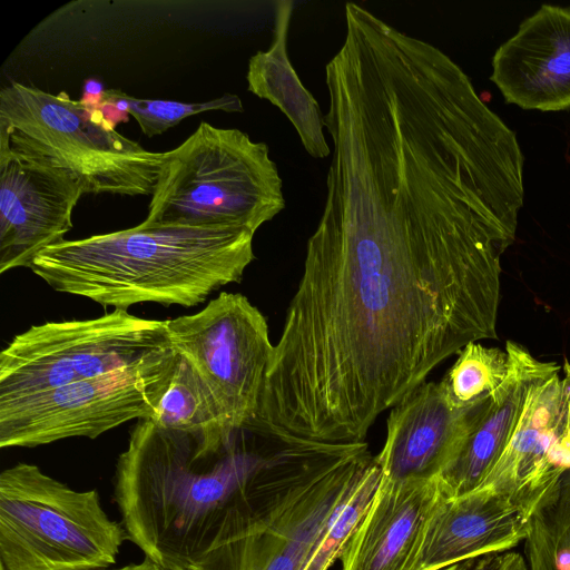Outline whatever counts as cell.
<instances>
[{"mask_svg": "<svg viewBox=\"0 0 570 570\" xmlns=\"http://www.w3.org/2000/svg\"><path fill=\"white\" fill-rule=\"evenodd\" d=\"M0 140L69 169L85 194L153 195L164 156L120 135L99 106L17 81L0 90Z\"/></svg>", "mask_w": 570, "mask_h": 570, "instance_id": "cell-6", "label": "cell"}, {"mask_svg": "<svg viewBox=\"0 0 570 570\" xmlns=\"http://www.w3.org/2000/svg\"><path fill=\"white\" fill-rule=\"evenodd\" d=\"M439 480L381 476L366 512L345 543L340 570H413Z\"/></svg>", "mask_w": 570, "mask_h": 570, "instance_id": "cell-15", "label": "cell"}, {"mask_svg": "<svg viewBox=\"0 0 570 570\" xmlns=\"http://www.w3.org/2000/svg\"><path fill=\"white\" fill-rule=\"evenodd\" d=\"M255 233L238 226H144L63 239L28 268L52 289L125 309L138 303L191 307L238 283L255 258Z\"/></svg>", "mask_w": 570, "mask_h": 570, "instance_id": "cell-3", "label": "cell"}, {"mask_svg": "<svg viewBox=\"0 0 570 570\" xmlns=\"http://www.w3.org/2000/svg\"><path fill=\"white\" fill-rule=\"evenodd\" d=\"M125 99L128 114L136 119L141 132L147 137L161 135L183 119L204 111L240 112L244 109L239 97L232 94L205 102L139 99L127 94Z\"/></svg>", "mask_w": 570, "mask_h": 570, "instance_id": "cell-23", "label": "cell"}, {"mask_svg": "<svg viewBox=\"0 0 570 570\" xmlns=\"http://www.w3.org/2000/svg\"><path fill=\"white\" fill-rule=\"evenodd\" d=\"M151 420L164 430L188 435L205 450L219 449L238 431L230 425L208 384L179 354L173 381Z\"/></svg>", "mask_w": 570, "mask_h": 570, "instance_id": "cell-19", "label": "cell"}, {"mask_svg": "<svg viewBox=\"0 0 570 570\" xmlns=\"http://www.w3.org/2000/svg\"><path fill=\"white\" fill-rule=\"evenodd\" d=\"M177 363L178 353L155 365L0 402V446L35 448L75 436L95 439L128 421L151 419Z\"/></svg>", "mask_w": 570, "mask_h": 570, "instance_id": "cell-9", "label": "cell"}, {"mask_svg": "<svg viewBox=\"0 0 570 570\" xmlns=\"http://www.w3.org/2000/svg\"><path fill=\"white\" fill-rule=\"evenodd\" d=\"M373 459L366 442L327 443L285 433L235 540L193 570H303Z\"/></svg>", "mask_w": 570, "mask_h": 570, "instance_id": "cell-4", "label": "cell"}, {"mask_svg": "<svg viewBox=\"0 0 570 570\" xmlns=\"http://www.w3.org/2000/svg\"><path fill=\"white\" fill-rule=\"evenodd\" d=\"M282 430L258 417L225 445L199 448L188 435L139 419L114 479L127 540L164 570H193L230 543Z\"/></svg>", "mask_w": 570, "mask_h": 570, "instance_id": "cell-2", "label": "cell"}, {"mask_svg": "<svg viewBox=\"0 0 570 570\" xmlns=\"http://www.w3.org/2000/svg\"><path fill=\"white\" fill-rule=\"evenodd\" d=\"M83 194L69 169L0 140V274L63 240Z\"/></svg>", "mask_w": 570, "mask_h": 570, "instance_id": "cell-11", "label": "cell"}, {"mask_svg": "<svg viewBox=\"0 0 570 570\" xmlns=\"http://www.w3.org/2000/svg\"><path fill=\"white\" fill-rule=\"evenodd\" d=\"M525 547L529 570H570V466L532 514Z\"/></svg>", "mask_w": 570, "mask_h": 570, "instance_id": "cell-20", "label": "cell"}, {"mask_svg": "<svg viewBox=\"0 0 570 570\" xmlns=\"http://www.w3.org/2000/svg\"><path fill=\"white\" fill-rule=\"evenodd\" d=\"M531 517L487 488L452 498L441 493L426 521L413 570H439L509 551L525 541Z\"/></svg>", "mask_w": 570, "mask_h": 570, "instance_id": "cell-14", "label": "cell"}, {"mask_svg": "<svg viewBox=\"0 0 570 570\" xmlns=\"http://www.w3.org/2000/svg\"><path fill=\"white\" fill-rule=\"evenodd\" d=\"M102 85L96 79H88L85 82V92L82 98L79 99L88 106H99L102 99L104 91Z\"/></svg>", "mask_w": 570, "mask_h": 570, "instance_id": "cell-26", "label": "cell"}, {"mask_svg": "<svg viewBox=\"0 0 570 570\" xmlns=\"http://www.w3.org/2000/svg\"><path fill=\"white\" fill-rule=\"evenodd\" d=\"M490 395L456 402L442 381L424 382L394 405L386 436L375 455L382 475L393 480H434L455 461Z\"/></svg>", "mask_w": 570, "mask_h": 570, "instance_id": "cell-12", "label": "cell"}, {"mask_svg": "<svg viewBox=\"0 0 570 570\" xmlns=\"http://www.w3.org/2000/svg\"><path fill=\"white\" fill-rule=\"evenodd\" d=\"M490 80L507 104L570 109V7L544 3L522 20L492 57Z\"/></svg>", "mask_w": 570, "mask_h": 570, "instance_id": "cell-13", "label": "cell"}, {"mask_svg": "<svg viewBox=\"0 0 570 570\" xmlns=\"http://www.w3.org/2000/svg\"><path fill=\"white\" fill-rule=\"evenodd\" d=\"M285 207L265 142L202 121L164 153L144 226H238L254 233Z\"/></svg>", "mask_w": 570, "mask_h": 570, "instance_id": "cell-5", "label": "cell"}, {"mask_svg": "<svg viewBox=\"0 0 570 570\" xmlns=\"http://www.w3.org/2000/svg\"><path fill=\"white\" fill-rule=\"evenodd\" d=\"M327 97L324 206L257 417L357 443L444 360L498 338L524 163L483 114L433 86L357 79Z\"/></svg>", "mask_w": 570, "mask_h": 570, "instance_id": "cell-1", "label": "cell"}, {"mask_svg": "<svg viewBox=\"0 0 570 570\" xmlns=\"http://www.w3.org/2000/svg\"><path fill=\"white\" fill-rule=\"evenodd\" d=\"M273 40L267 50H259L249 58L248 90L277 107L295 128L304 149L313 158L331 155L324 135V116L317 100L302 83L287 53V38L293 1L275 3Z\"/></svg>", "mask_w": 570, "mask_h": 570, "instance_id": "cell-18", "label": "cell"}, {"mask_svg": "<svg viewBox=\"0 0 570 570\" xmlns=\"http://www.w3.org/2000/svg\"><path fill=\"white\" fill-rule=\"evenodd\" d=\"M561 395L557 373L534 393L512 440L478 489H490L534 513L570 466L559 448Z\"/></svg>", "mask_w": 570, "mask_h": 570, "instance_id": "cell-17", "label": "cell"}, {"mask_svg": "<svg viewBox=\"0 0 570 570\" xmlns=\"http://www.w3.org/2000/svg\"><path fill=\"white\" fill-rule=\"evenodd\" d=\"M510 367L508 352L470 343L441 380L450 395L461 404H469L491 395L505 380Z\"/></svg>", "mask_w": 570, "mask_h": 570, "instance_id": "cell-21", "label": "cell"}, {"mask_svg": "<svg viewBox=\"0 0 570 570\" xmlns=\"http://www.w3.org/2000/svg\"><path fill=\"white\" fill-rule=\"evenodd\" d=\"M106 570H164L157 564H155L149 559L145 558L141 562L130 563L116 569H106Z\"/></svg>", "mask_w": 570, "mask_h": 570, "instance_id": "cell-27", "label": "cell"}, {"mask_svg": "<svg viewBox=\"0 0 570 570\" xmlns=\"http://www.w3.org/2000/svg\"><path fill=\"white\" fill-rule=\"evenodd\" d=\"M561 430L559 448L570 459V364L564 365V376L561 380Z\"/></svg>", "mask_w": 570, "mask_h": 570, "instance_id": "cell-25", "label": "cell"}, {"mask_svg": "<svg viewBox=\"0 0 570 570\" xmlns=\"http://www.w3.org/2000/svg\"><path fill=\"white\" fill-rule=\"evenodd\" d=\"M177 355L167 321L114 309L89 320L47 322L16 335L0 354V402Z\"/></svg>", "mask_w": 570, "mask_h": 570, "instance_id": "cell-8", "label": "cell"}, {"mask_svg": "<svg viewBox=\"0 0 570 570\" xmlns=\"http://www.w3.org/2000/svg\"><path fill=\"white\" fill-rule=\"evenodd\" d=\"M439 570H529L523 557L513 551L485 554Z\"/></svg>", "mask_w": 570, "mask_h": 570, "instance_id": "cell-24", "label": "cell"}, {"mask_svg": "<svg viewBox=\"0 0 570 570\" xmlns=\"http://www.w3.org/2000/svg\"><path fill=\"white\" fill-rule=\"evenodd\" d=\"M125 540L97 490H75L24 462L1 472V570H106Z\"/></svg>", "mask_w": 570, "mask_h": 570, "instance_id": "cell-7", "label": "cell"}, {"mask_svg": "<svg viewBox=\"0 0 570 570\" xmlns=\"http://www.w3.org/2000/svg\"><path fill=\"white\" fill-rule=\"evenodd\" d=\"M382 476L374 455L344 504L338 509L303 570H327L366 512Z\"/></svg>", "mask_w": 570, "mask_h": 570, "instance_id": "cell-22", "label": "cell"}, {"mask_svg": "<svg viewBox=\"0 0 570 570\" xmlns=\"http://www.w3.org/2000/svg\"><path fill=\"white\" fill-rule=\"evenodd\" d=\"M1 570V569H0Z\"/></svg>", "mask_w": 570, "mask_h": 570, "instance_id": "cell-28", "label": "cell"}, {"mask_svg": "<svg viewBox=\"0 0 570 570\" xmlns=\"http://www.w3.org/2000/svg\"><path fill=\"white\" fill-rule=\"evenodd\" d=\"M167 327L174 350L208 384L233 429L254 421L274 347L261 311L239 293L222 292Z\"/></svg>", "mask_w": 570, "mask_h": 570, "instance_id": "cell-10", "label": "cell"}, {"mask_svg": "<svg viewBox=\"0 0 570 570\" xmlns=\"http://www.w3.org/2000/svg\"><path fill=\"white\" fill-rule=\"evenodd\" d=\"M510 367L503 383L490 395L482 416L470 432L455 461L439 476L444 497L478 489L512 440L534 393L560 367L535 358L522 345L508 341Z\"/></svg>", "mask_w": 570, "mask_h": 570, "instance_id": "cell-16", "label": "cell"}]
</instances>
